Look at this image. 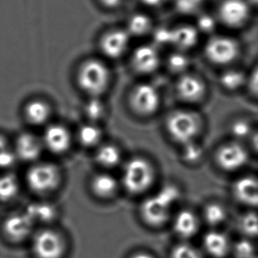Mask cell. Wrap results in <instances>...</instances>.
Returning <instances> with one entry per match:
<instances>
[{
  "mask_svg": "<svg viewBox=\"0 0 258 258\" xmlns=\"http://www.w3.org/2000/svg\"><path fill=\"white\" fill-rule=\"evenodd\" d=\"M180 197L179 190L172 184L163 186L157 193L146 198L141 205L142 219L148 226H164L171 217V212Z\"/></svg>",
  "mask_w": 258,
  "mask_h": 258,
  "instance_id": "obj_1",
  "label": "cell"
},
{
  "mask_svg": "<svg viewBox=\"0 0 258 258\" xmlns=\"http://www.w3.org/2000/svg\"><path fill=\"white\" fill-rule=\"evenodd\" d=\"M77 82L85 93L91 97H99L110 85L111 73L104 62L98 59H88L80 67Z\"/></svg>",
  "mask_w": 258,
  "mask_h": 258,
  "instance_id": "obj_2",
  "label": "cell"
},
{
  "mask_svg": "<svg viewBox=\"0 0 258 258\" xmlns=\"http://www.w3.org/2000/svg\"><path fill=\"white\" fill-rule=\"evenodd\" d=\"M165 126L172 140L186 145L198 137L201 130V119L193 111L177 110L167 117Z\"/></svg>",
  "mask_w": 258,
  "mask_h": 258,
  "instance_id": "obj_3",
  "label": "cell"
},
{
  "mask_svg": "<svg viewBox=\"0 0 258 258\" xmlns=\"http://www.w3.org/2000/svg\"><path fill=\"white\" fill-rule=\"evenodd\" d=\"M154 179V168L146 159L132 158L125 164L122 182L129 193L134 195L144 193L151 187Z\"/></svg>",
  "mask_w": 258,
  "mask_h": 258,
  "instance_id": "obj_4",
  "label": "cell"
},
{
  "mask_svg": "<svg viewBox=\"0 0 258 258\" xmlns=\"http://www.w3.org/2000/svg\"><path fill=\"white\" fill-rule=\"evenodd\" d=\"M205 56L212 63L226 66L236 59L240 45L236 40L227 36H212L205 48Z\"/></svg>",
  "mask_w": 258,
  "mask_h": 258,
  "instance_id": "obj_5",
  "label": "cell"
},
{
  "mask_svg": "<svg viewBox=\"0 0 258 258\" xmlns=\"http://www.w3.org/2000/svg\"><path fill=\"white\" fill-rule=\"evenodd\" d=\"M129 103L136 113L146 117L158 111L161 104V96L154 85L140 83L130 94Z\"/></svg>",
  "mask_w": 258,
  "mask_h": 258,
  "instance_id": "obj_6",
  "label": "cell"
},
{
  "mask_svg": "<svg viewBox=\"0 0 258 258\" xmlns=\"http://www.w3.org/2000/svg\"><path fill=\"white\" fill-rule=\"evenodd\" d=\"M27 180L34 192L48 193L57 187L60 180V174L53 165L38 164L29 169Z\"/></svg>",
  "mask_w": 258,
  "mask_h": 258,
  "instance_id": "obj_7",
  "label": "cell"
},
{
  "mask_svg": "<svg viewBox=\"0 0 258 258\" xmlns=\"http://www.w3.org/2000/svg\"><path fill=\"white\" fill-rule=\"evenodd\" d=\"M250 4L247 0H223L219 7V19L231 29H239L250 17Z\"/></svg>",
  "mask_w": 258,
  "mask_h": 258,
  "instance_id": "obj_8",
  "label": "cell"
},
{
  "mask_svg": "<svg viewBox=\"0 0 258 258\" xmlns=\"http://www.w3.org/2000/svg\"><path fill=\"white\" fill-rule=\"evenodd\" d=\"M64 245L58 233L51 230H43L33 240V250L37 258H61Z\"/></svg>",
  "mask_w": 258,
  "mask_h": 258,
  "instance_id": "obj_9",
  "label": "cell"
},
{
  "mask_svg": "<svg viewBox=\"0 0 258 258\" xmlns=\"http://www.w3.org/2000/svg\"><path fill=\"white\" fill-rule=\"evenodd\" d=\"M248 154L240 144L231 143L219 148L216 154V161L220 168L233 172L247 164Z\"/></svg>",
  "mask_w": 258,
  "mask_h": 258,
  "instance_id": "obj_10",
  "label": "cell"
},
{
  "mask_svg": "<svg viewBox=\"0 0 258 258\" xmlns=\"http://www.w3.org/2000/svg\"><path fill=\"white\" fill-rule=\"evenodd\" d=\"M131 63L137 73L149 75L158 70L161 63V57L156 45L143 44L134 50Z\"/></svg>",
  "mask_w": 258,
  "mask_h": 258,
  "instance_id": "obj_11",
  "label": "cell"
},
{
  "mask_svg": "<svg viewBox=\"0 0 258 258\" xmlns=\"http://www.w3.org/2000/svg\"><path fill=\"white\" fill-rule=\"evenodd\" d=\"M130 35L124 29H113L105 33L100 41V49L104 56L118 58L128 48Z\"/></svg>",
  "mask_w": 258,
  "mask_h": 258,
  "instance_id": "obj_12",
  "label": "cell"
},
{
  "mask_svg": "<svg viewBox=\"0 0 258 258\" xmlns=\"http://www.w3.org/2000/svg\"><path fill=\"white\" fill-rule=\"evenodd\" d=\"M176 91L182 100L196 103L205 97L206 86L200 77L191 74H183L176 83Z\"/></svg>",
  "mask_w": 258,
  "mask_h": 258,
  "instance_id": "obj_13",
  "label": "cell"
},
{
  "mask_svg": "<svg viewBox=\"0 0 258 258\" xmlns=\"http://www.w3.org/2000/svg\"><path fill=\"white\" fill-rule=\"evenodd\" d=\"M34 221L27 213L14 214L4 223L5 234L13 241H22L31 233Z\"/></svg>",
  "mask_w": 258,
  "mask_h": 258,
  "instance_id": "obj_14",
  "label": "cell"
},
{
  "mask_svg": "<svg viewBox=\"0 0 258 258\" xmlns=\"http://www.w3.org/2000/svg\"><path fill=\"white\" fill-rule=\"evenodd\" d=\"M43 144L53 153H64L69 150L71 144L69 130L58 124L50 125L43 135Z\"/></svg>",
  "mask_w": 258,
  "mask_h": 258,
  "instance_id": "obj_15",
  "label": "cell"
},
{
  "mask_svg": "<svg viewBox=\"0 0 258 258\" xmlns=\"http://www.w3.org/2000/svg\"><path fill=\"white\" fill-rule=\"evenodd\" d=\"M233 193L242 205L258 207V179L245 176L237 179L233 184Z\"/></svg>",
  "mask_w": 258,
  "mask_h": 258,
  "instance_id": "obj_16",
  "label": "cell"
},
{
  "mask_svg": "<svg viewBox=\"0 0 258 258\" xmlns=\"http://www.w3.org/2000/svg\"><path fill=\"white\" fill-rule=\"evenodd\" d=\"M199 39V31L197 27L187 24L176 26L171 29V45L177 50L185 51L196 46Z\"/></svg>",
  "mask_w": 258,
  "mask_h": 258,
  "instance_id": "obj_17",
  "label": "cell"
},
{
  "mask_svg": "<svg viewBox=\"0 0 258 258\" xmlns=\"http://www.w3.org/2000/svg\"><path fill=\"white\" fill-rule=\"evenodd\" d=\"M15 154L23 161H35L42 152V144L31 134H22L16 140Z\"/></svg>",
  "mask_w": 258,
  "mask_h": 258,
  "instance_id": "obj_18",
  "label": "cell"
},
{
  "mask_svg": "<svg viewBox=\"0 0 258 258\" xmlns=\"http://www.w3.org/2000/svg\"><path fill=\"white\" fill-rule=\"evenodd\" d=\"M173 231L182 239H189L198 233L199 223L198 217L189 210H182L177 213L172 224Z\"/></svg>",
  "mask_w": 258,
  "mask_h": 258,
  "instance_id": "obj_19",
  "label": "cell"
},
{
  "mask_svg": "<svg viewBox=\"0 0 258 258\" xmlns=\"http://www.w3.org/2000/svg\"><path fill=\"white\" fill-rule=\"evenodd\" d=\"M205 250L209 254L215 258L226 256L230 249V242L225 233L220 231H209L203 240Z\"/></svg>",
  "mask_w": 258,
  "mask_h": 258,
  "instance_id": "obj_20",
  "label": "cell"
},
{
  "mask_svg": "<svg viewBox=\"0 0 258 258\" xmlns=\"http://www.w3.org/2000/svg\"><path fill=\"white\" fill-rule=\"evenodd\" d=\"M25 116L33 125H42L50 118V106L44 101L38 99L30 101L26 105Z\"/></svg>",
  "mask_w": 258,
  "mask_h": 258,
  "instance_id": "obj_21",
  "label": "cell"
},
{
  "mask_svg": "<svg viewBox=\"0 0 258 258\" xmlns=\"http://www.w3.org/2000/svg\"><path fill=\"white\" fill-rule=\"evenodd\" d=\"M91 186L94 194L98 198H110L118 189V183L114 177L107 173H101L94 177Z\"/></svg>",
  "mask_w": 258,
  "mask_h": 258,
  "instance_id": "obj_22",
  "label": "cell"
},
{
  "mask_svg": "<svg viewBox=\"0 0 258 258\" xmlns=\"http://www.w3.org/2000/svg\"><path fill=\"white\" fill-rule=\"evenodd\" d=\"M25 212L34 222H50L57 214L54 205L49 203H33L27 207Z\"/></svg>",
  "mask_w": 258,
  "mask_h": 258,
  "instance_id": "obj_23",
  "label": "cell"
},
{
  "mask_svg": "<svg viewBox=\"0 0 258 258\" xmlns=\"http://www.w3.org/2000/svg\"><path fill=\"white\" fill-rule=\"evenodd\" d=\"M152 27L151 19L145 14L138 13L128 19L125 30L130 36H143L151 32Z\"/></svg>",
  "mask_w": 258,
  "mask_h": 258,
  "instance_id": "obj_24",
  "label": "cell"
},
{
  "mask_svg": "<svg viewBox=\"0 0 258 258\" xmlns=\"http://www.w3.org/2000/svg\"><path fill=\"white\" fill-rule=\"evenodd\" d=\"M238 229L247 239L258 237V214L247 212L240 216L237 223Z\"/></svg>",
  "mask_w": 258,
  "mask_h": 258,
  "instance_id": "obj_25",
  "label": "cell"
},
{
  "mask_svg": "<svg viewBox=\"0 0 258 258\" xmlns=\"http://www.w3.org/2000/svg\"><path fill=\"white\" fill-rule=\"evenodd\" d=\"M247 78L243 73L236 69H230L220 76V84L225 90L236 91L247 84Z\"/></svg>",
  "mask_w": 258,
  "mask_h": 258,
  "instance_id": "obj_26",
  "label": "cell"
},
{
  "mask_svg": "<svg viewBox=\"0 0 258 258\" xmlns=\"http://www.w3.org/2000/svg\"><path fill=\"white\" fill-rule=\"evenodd\" d=\"M97 161L98 164L103 165L104 167L111 168L118 165L120 159H121V154L118 148L114 145L111 144H106L102 147L99 148L97 151Z\"/></svg>",
  "mask_w": 258,
  "mask_h": 258,
  "instance_id": "obj_27",
  "label": "cell"
},
{
  "mask_svg": "<svg viewBox=\"0 0 258 258\" xmlns=\"http://www.w3.org/2000/svg\"><path fill=\"white\" fill-rule=\"evenodd\" d=\"M18 192V179L14 174H5L0 177V201H11Z\"/></svg>",
  "mask_w": 258,
  "mask_h": 258,
  "instance_id": "obj_28",
  "label": "cell"
},
{
  "mask_svg": "<svg viewBox=\"0 0 258 258\" xmlns=\"http://www.w3.org/2000/svg\"><path fill=\"white\" fill-rule=\"evenodd\" d=\"M78 137L80 143L86 147H93L100 142L102 132L97 125L88 124L80 128Z\"/></svg>",
  "mask_w": 258,
  "mask_h": 258,
  "instance_id": "obj_29",
  "label": "cell"
},
{
  "mask_svg": "<svg viewBox=\"0 0 258 258\" xmlns=\"http://www.w3.org/2000/svg\"><path fill=\"white\" fill-rule=\"evenodd\" d=\"M206 222L211 226H219L226 219V211L225 207L218 203H211L206 205L204 211Z\"/></svg>",
  "mask_w": 258,
  "mask_h": 258,
  "instance_id": "obj_30",
  "label": "cell"
},
{
  "mask_svg": "<svg viewBox=\"0 0 258 258\" xmlns=\"http://www.w3.org/2000/svg\"><path fill=\"white\" fill-rule=\"evenodd\" d=\"M190 59L185 51L176 50L175 52L171 54L167 59L168 69L172 73L183 75L186 69L189 67Z\"/></svg>",
  "mask_w": 258,
  "mask_h": 258,
  "instance_id": "obj_31",
  "label": "cell"
},
{
  "mask_svg": "<svg viewBox=\"0 0 258 258\" xmlns=\"http://www.w3.org/2000/svg\"><path fill=\"white\" fill-rule=\"evenodd\" d=\"M85 113L91 121L96 122L104 118L105 106L99 97H92L85 105Z\"/></svg>",
  "mask_w": 258,
  "mask_h": 258,
  "instance_id": "obj_32",
  "label": "cell"
},
{
  "mask_svg": "<svg viewBox=\"0 0 258 258\" xmlns=\"http://www.w3.org/2000/svg\"><path fill=\"white\" fill-rule=\"evenodd\" d=\"M16 158V154L12 151L8 141L0 137V168L10 167L15 164Z\"/></svg>",
  "mask_w": 258,
  "mask_h": 258,
  "instance_id": "obj_33",
  "label": "cell"
},
{
  "mask_svg": "<svg viewBox=\"0 0 258 258\" xmlns=\"http://www.w3.org/2000/svg\"><path fill=\"white\" fill-rule=\"evenodd\" d=\"M176 10L183 15H192L200 10L205 0H172Z\"/></svg>",
  "mask_w": 258,
  "mask_h": 258,
  "instance_id": "obj_34",
  "label": "cell"
},
{
  "mask_svg": "<svg viewBox=\"0 0 258 258\" xmlns=\"http://www.w3.org/2000/svg\"><path fill=\"white\" fill-rule=\"evenodd\" d=\"M233 252L236 258H254L256 256L253 243L247 238L238 241L233 247Z\"/></svg>",
  "mask_w": 258,
  "mask_h": 258,
  "instance_id": "obj_35",
  "label": "cell"
},
{
  "mask_svg": "<svg viewBox=\"0 0 258 258\" xmlns=\"http://www.w3.org/2000/svg\"><path fill=\"white\" fill-rule=\"evenodd\" d=\"M171 258H203L195 247L188 244H179L173 247Z\"/></svg>",
  "mask_w": 258,
  "mask_h": 258,
  "instance_id": "obj_36",
  "label": "cell"
},
{
  "mask_svg": "<svg viewBox=\"0 0 258 258\" xmlns=\"http://www.w3.org/2000/svg\"><path fill=\"white\" fill-rule=\"evenodd\" d=\"M231 131L234 137L242 139L248 137L251 133V125L245 119H238L232 124Z\"/></svg>",
  "mask_w": 258,
  "mask_h": 258,
  "instance_id": "obj_37",
  "label": "cell"
},
{
  "mask_svg": "<svg viewBox=\"0 0 258 258\" xmlns=\"http://www.w3.org/2000/svg\"><path fill=\"white\" fill-rule=\"evenodd\" d=\"M199 33H212L216 28V20L212 16L203 15L198 18V25L196 26Z\"/></svg>",
  "mask_w": 258,
  "mask_h": 258,
  "instance_id": "obj_38",
  "label": "cell"
},
{
  "mask_svg": "<svg viewBox=\"0 0 258 258\" xmlns=\"http://www.w3.org/2000/svg\"><path fill=\"white\" fill-rule=\"evenodd\" d=\"M155 43L159 45L171 44V29L161 27L156 29L153 34Z\"/></svg>",
  "mask_w": 258,
  "mask_h": 258,
  "instance_id": "obj_39",
  "label": "cell"
},
{
  "mask_svg": "<svg viewBox=\"0 0 258 258\" xmlns=\"http://www.w3.org/2000/svg\"><path fill=\"white\" fill-rule=\"evenodd\" d=\"M184 146H185L184 157L186 161H197L201 157V149L198 145H196L194 142L186 144Z\"/></svg>",
  "mask_w": 258,
  "mask_h": 258,
  "instance_id": "obj_40",
  "label": "cell"
},
{
  "mask_svg": "<svg viewBox=\"0 0 258 258\" xmlns=\"http://www.w3.org/2000/svg\"><path fill=\"white\" fill-rule=\"evenodd\" d=\"M247 84L250 93L258 98V64L247 77Z\"/></svg>",
  "mask_w": 258,
  "mask_h": 258,
  "instance_id": "obj_41",
  "label": "cell"
},
{
  "mask_svg": "<svg viewBox=\"0 0 258 258\" xmlns=\"http://www.w3.org/2000/svg\"><path fill=\"white\" fill-rule=\"evenodd\" d=\"M141 2L149 8H158L165 3L166 0H140Z\"/></svg>",
  "mask_w": 258,
  "mask_h": 258,
  "instance_id": "obj_42",
  "label": "cell"
},
{
  "mask_svg": "<svg viewBox=\"0 0 258 258\" xmlns=\"http://www.w3.org/2000/svg\"><path fill=\"white\" fill-rule=\"evenodd\" d=\"M99 1L105 8H115L121 4L123 0H99Z\"/></svg>",
  "mask_w": 258,
  "mask_h": 258,
  "instance_id": "obj_43",
  "label": "cell"
},
{
  "mask_svg": "<svg viewBox=\"0 0 258 258\" xmlns=\"http://www.w3.org/2000/svg\"><path fill=\"white\" fill-rule=\"evenodd\" d=\"M130 258H155L152 254L148 252H137Z\"/></svg>",
  "mask_w": 258,
  "mask_h": 258,
  "instance_id": "obj_44",
  "label": "cell"
},
{
  "mask_svg": "<svg viewBox=\"0 0 258 258\" xmlns=\"http://www.w3.org/2000/svg\"><path fill=\"white\" fill-rule=\"evenodd\" d=\"M252 145L254 150L258 152V132L254 134V136L252 137Z\"/></svg>",
  "mask_w": 258,
  "mask_h": 258,
  "instance_id": "obj_45",
  "label": "cell"
},
{
  "mask_svg": "<svg viewBox=\"0 0 258 258\" xmlns=\"http://www.w3.org/2000/svg\"><path fill=\"white\" fill-rule=\"evenodd\" d=\"M250 6H253L254 8H258V0H247Z\"/></svg>",
  "mask_w": 258,
  "mask_h": 258,
  "instance_id": "obj_46",
  "label": "cell"
},
{
  "mask_svg": "<svg viewBox=\"0 0 258 258\" xmlns=\"http://www.w3.org/2000/svg\"><path fill=\"white\" fill-rule=\"evenodd\" d=\"M254 258H258V256H254Z\"/></svg>",
  "mask_w": 258,
  "mask_h": 258,
  "instance_id": "obj_47",
  "label": "cell"
}]
</instances>
